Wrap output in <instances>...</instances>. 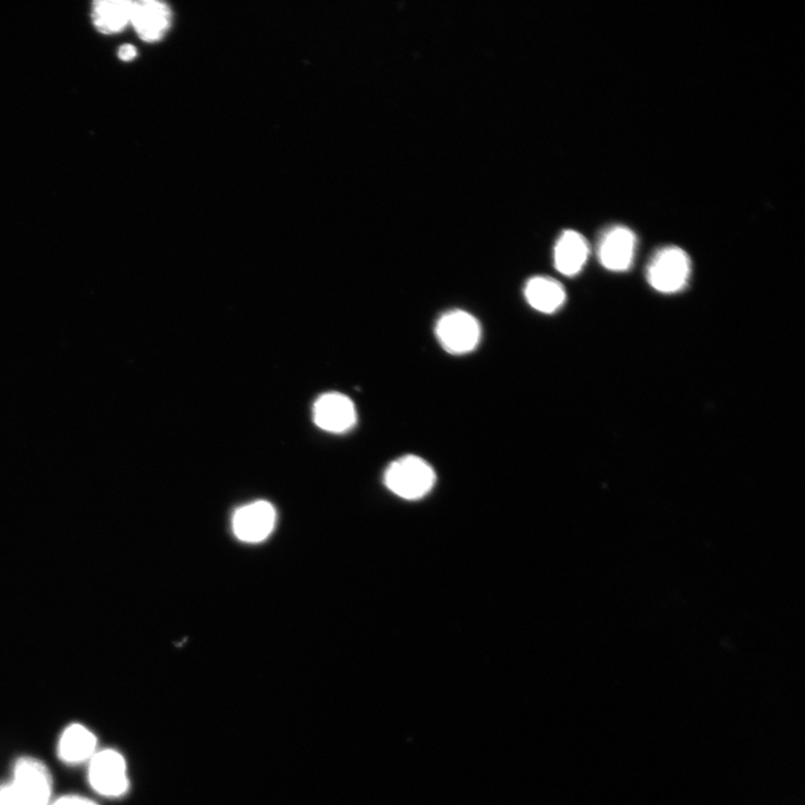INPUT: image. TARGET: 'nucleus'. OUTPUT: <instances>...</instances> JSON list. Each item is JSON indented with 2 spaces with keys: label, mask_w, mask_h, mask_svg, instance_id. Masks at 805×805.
Instances as JSON below:
<instances>
[{
  "label": "nucleus",
  "mask_w": 805,
  "mask_h": 805,
  "mask_svg": "<svg viewBox=\"0 0 805 805\" xmlns=\"http://www.w3.org/2000/svg\"><path fill=\"white\" fill-rule=\"evenodd\" d=\"M98 737L92 730L74 723L61 734L58 756L68 766H81L92 760L98 752Z\"/></svg>",
  "instance_id": "nucleus-10"
},
{
  "label": "nucleus",
  "mask_w": 805,
  "mask_h": 805,
  "mask_svg": "<svg viewBox=\"0 0 805 805\" xmlns=\"http://www.w3.org/2000/svg\"><path fill=\"white\" fill-rule=\"evenodd\" d=\"M527 304L541 314H556L566 302V291L563 284L549 277L530 278L524 286Z\"/></svg>",
  "instance_id": "nucleus-11"
},
{
  "label": "nucleus",
  "mask_w": 805,
  "mask_h": 805,
  "mask_svg": "<svg viewBox=\"0 0 805 805\" xmlns=\"http://www.w3.org/2000/svg\"><path fill=\"white\" fill-rule=\"evenodd\" d=\"M51 805H99L92 798L82 795H63L51 803Z\"/></svg>",
  "instance_id": "nucleus-14"
},
{
  "label": "nucleus",
  "mask_w": 805,
  "mask_h": 805,
  "mask_svg": "<svg viewBox=\"0 0 805 805\" xmlns=\"http://www.w3.org/2000/svg\"><path fill=\"white\" fill-rule=\"evenodd\" d=\"M590 248L586 239L575 231H565L554 248V266L565 277L577 276L585 267Z\"/></svg>",
  "instance_id": "nucleus-12"
},
{
  "label": "nucleus",
  "mask_w": 805,
  "mask_h": 805,
  "mask_svg": "<svg viewBox=\"0 0 805 805\" xmlns=\"http://www.w3.org/2000/svg\"><path fill=\"white\" fill-rule=\"evenodd\" d=\"M314 420L321 430L334 435L351 431L357 423L353 401L341 393L321 395L314 405Z\"/></svg>",
  "instance_id": "nucleus-7"
},
{
  "label": "nucleus",
  "mask_w": 805,
  "mask_h": 805,
  "mask_svg": "<svg viewBox=\"0 0 805 805\" xmlns=\"http://www.w3.org/2000/svg\"><path fill=\"white\" fill-rule=\"evenodd\" d=\"M637 236L629 228L615 225L608 229L598 244L600 264L609 271L630 270L637 251Z\"/></svg>",
  "instance_id": "nucleus-8"
},
{
  "label": "nucleus",
  "mask_w": 805,
  "mask_h": 805,
  "mask_svg": "<svg viewBox=\"0 0 805 805\" xmlns=\"http://www.w3.org/2000/svg\"><path fill=\"white\" fill-rule=\"evenodd\" d=\"M691 276V258L678 246H666L657 251L647 267V280L660 293L681 292L687 286Z\"/></svg>",
  "instance_id": "nucleus-3"
},
{
  "label": "nucleus",
  "mask_w": 805,
  "mask_h": 805,
  "mask_svg": "<svg viewBox=\"0 0 805 805\" xmlns=\"http://www.w3.org/2000/svg\"><path fill=\"white\" fill-rule=\"evenodd\" d=\"M118 56L123 62H132L137 57V49L131 45H126L119 50Z\"/></svg>",
  "instance_id": "nucleus-15"
},
{
  "label": "nucleus",
  "mask_w": 805,
  "mask_h": 805,
  "mask_svg": "<svg viewBox=\"0 0 805 805\" xmlns=\"http://www.w3.org/2000/svg\"><path fill=\"white\" fill-rule=\"evenodd\" d=\"M436 336L441 347L451 355H467L481 342L483 329L472 314L454 309L443 314L436 324Z\"/></svg>",
  "instance_id": "nucleus-4"
},
{
  "label": "nucleus",
  "mask_w": 805,
  "mask_h": 805,
  "mask_svg": "<svg viewBox=\"0 0 805 805\" xmlns=\"http://www.w3.org/2000/svg\"><path fill=\"white\" fill-rule=\"evenodd\" d=\"M88 779L93 790L105 797H121L131 789L125 758L113 748L96 753L89 761Z\"/></svg>",
  "instance_id": "nucleus-5"
},
{
  "label": "nucleus",
  "mask_w": 805,
  "mask_h": 805,
  "mask_svg": "<svg viewBox=\"0 0 805 805\" xmlns=\"http://www.w3.org/2000/svg\"><path fill=\"white\" fill-rule=\"evenodd\" d=\"M132 11L133 2L101 0L93 9L94 24L102 34L120 33L131 24Z\"/></svg>",
  "instance_id": "nucleus-13"
},
{
  "label": "nucleus",
  "mask_w": 805,
  "mask_h": 805,
  "mask_svg": "<svg viewBox=\"0 0 805 805\" xmlns=\"http://www.w3.org/2000/svg\"><path fill=\"white\" fill-rule=\"evenodd\" d=\"M171 23L172 12L166 4L154 0L133 2L131 24L139 37L148 44L160 40L171 27Z\"/></svg>",
  "instance_id": "nucleus-9"
},
{
  "label": "nucleus",
  "mask_w": 805,
  "mask_h": 805,
  "mask_svg": "<svg viewBox=\"0 0 805 805\" xmlns=\"http://www.w3.org/2000/svg\"><path fill=\"white\" fill-rule=\"evenodd\" d=\"M437 475L431 464L416 455L393 461L385 475L387 488L405 500H418L431 492Z\"/></svg>",
  "instance_id": "nucleus-2"
},
{
  "label": "nucleus",
  "mask_w": 805,
  "mask_h": 805,
  "mask_svg": "<svg viewBox=\"0 0 805 805\" xmlns=\"http://www.w3.org/2000/svg\"><path fill=\"white\" fill-rule=\"evenodd\" d=\"M276 523V508L268 501L259 500L239 508L233 516L232 527L240 540L257 544L272 534Z\"/></svg>",
  "instance_id": "nucleus-6"
},
{
  "label": "nucleus",
  "mask_w": 805,
  "mask_h": 805,
  "mask_svg": "<svg viewBox=\"0 0 805 805\" xmlns=\"http://www.w3.org/2000/svg\"><path fill=\"white\" fill-rule=\"evenodd\" d=\"M53 786L52 773L44 761L20 757L12 780L0 784V805H51Z\"/></svg>",
  "instance_id": "nucleus-1"
}]
</instances>
